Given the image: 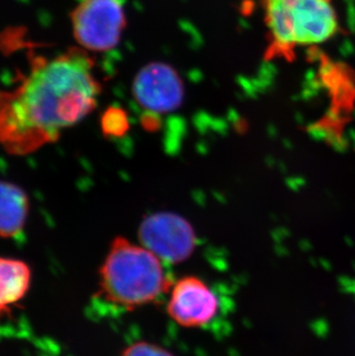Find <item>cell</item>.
I'll use <instances>...</instances> for the list:
<instances>
[{"label": "cell", "mask_w": 355, "mask_h": 356, "mask_svg": "<svg viewBox=\"0 0 355 356\" xmlns=\"http://www.w3.org/2000/svg\"><path fill=\"white\" fill-rule=\"evenodd\" d=\"M81 47L36 58L13 90L0 91V145L24 156L57 141L97 106L101 83Z\"/></svg>", "instance_id": "1"}, {"label": "cell", "mask_w": 355, "mask_h": 356, "mask_svg": "<svg viewBox=\"0 0 355 356\" xmlns=\"http://www.w3.org/2000/svg\"><path fill=\"white\" fill-rule=\"evenodd\" d=\"M161 259L143 245L114 238L100 269V296L132 310L161 299L171 289Z\"/></svg>", "instance_id": "2"}, {"label": "cell", "mask_w": 355, "mask_h": 356, "mask_svg": "<svg viewBox=\"0 0 355 356\" xmlns=\"http://www.w3.org/2000/svg\"><path fill=\"white\" fill-rule=\"evenodd\" d=\"M271 47L288 52L335 38L338 17L331 0H261Z\"/></svg>", "instance_id": "3"}, {"label": "cell", "mask_w": 355, "mask_h": 356, "mask_svg": "<svg viewBox=\"0 0 355 356\" xmlns=\"http://www.w3.org/2000/svg\"><path fill=\"white\" fill-rule=\"evenodd\" d=\"M71 24L74 40L82 50H113L126 28L124 0H80L71 12Z\"/></svg>", "instance_id": "4"}, {"label": "cell", "mask_w": 355, "mask_h": 356, "mask_svg": "<svg viewBox=\"0 0 355 356\" xmlns=\"http://www.w3.org/2000/svg\"><path fill=\"white\" fill-rule=\"evenodd\" d=\"M139 238L143 247L170 264L184 262L196 248L193 226L173 212L148 216L139 229Z\"/></svg>", "instance_id": "5"}, {"label": "cell", "mask_w": 355, "mask_h": 356, "mask_svg": "<svg viewBox=\"0 0 355 356\" xmlns=\"http://www.w3.org/2000/svg\"><path fill=\"white\" fill-rule=\"evenodd\" d=\"M132 92L144 111L168 113L180 108L184 102V82L170 65L150 63L135 75Z\"/></svg>", "instance_id": "6"}, {"label": "cell", "mask_w": 355, "mask_h": 356, "mask_svg": "<svg viewBox=\"0 0 355 356\" xmlns=\"http://www.w3.org/2000/svg\"><path fill=\"white\" fill-rule=\"evenodd\" d=\"M219 308L218 298L203 280L184 277L172 284L166 312L184 327H201L212 322Z\"/></svg>", "instance_id": "7"}, {"label": "cell", "mask_w": 355, "mask_h": 356, "mask_svg": "<svg viewBox=\"0 0 355 356\" xmlns=\"http://www.w3.org/2000/svg\"><path fill=\"white\" fill-rule=\"evenodd\" d=\"M29 209V197L20 186L0 180V238L20 236Z\"/></svg>", "instance_id": "8"}, {"label": "cell", "mask_w": 355, "mask_h": 356, "mask_svg": "<svg viewBox=\"0 0 355 356\" xmlns=\"http://www.w3.org/2000/svg\"><path fill=\"white\" fill-rule=\"evenodd\" d=\"M31 282V270L27 263L0 257V317L27 296Z\"/></svg>", "instance_id": "9"}, {"label": "cell", "mask_w": 355, "mask_h": 356, "mask_svg": "<svg viewBox=\"0 0 355 356\" xmlns=\"http://www.w3.org/2000/svg\"><path fill=\"white\" fill-rule=\"evenodd\" d=\"M127 118L119 108H110L102 119V129L106 136H120L127 131Z\"/></svg>", "instance_id": "10"}, {"label": "cell", "mask_w": 355, "mask_h": 356, "mask_svg": "<svg viewBox=\"0 0 355 356\" xmlns=\"http://www.w3.org/2000/svg\"><path fill=\"white\" fill-rule=\"evenodd\" d=\"M121 356H173L168 350L163 347L139 341L128 346Z\"/></svg>", "instance_id": "11"}]
</instances>
